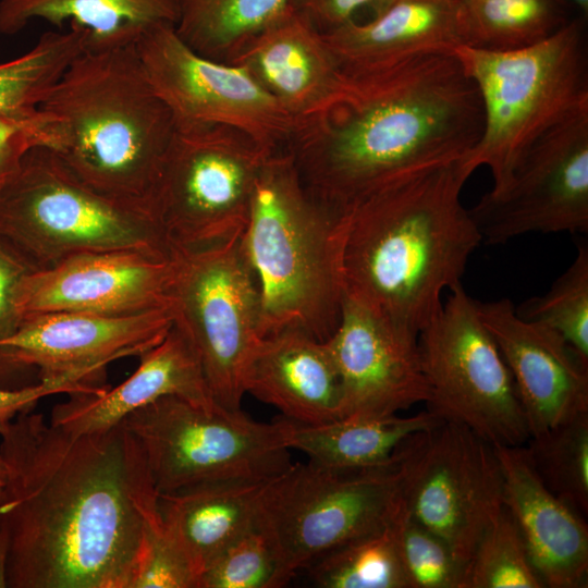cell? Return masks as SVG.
Segmentation results:
<instances>
[{
    "label": "cell",
    "instance_id": "1",
    "mask_svg": "<svg viewBox=\"0 0 588 588\" xmlns=\"http://www.w3.org/2000/svg\"><path fill=\"white\" fill-rule=\"evenodd\" d=\"M8 587L131 588L158 492L120 424L72 434L29 409L0 431Z\"/></svg>",
    "mask_w": 588,
    "mask_h": 588
},
{
    "label": "cell",
    "instance_id": "2",
    "mask_svg": "<svg viewBox=\"0 0 588 588\" xmlns=\"http://www.w3.org/2000/svg\"><path fill=\"white\" fill-rule=\"evenodd\" d=\"M346 76L345 98L301 123L285 147L329 207L342 210L384 184L460 161L480 138L481 97L454 52Z\"/></svg>",
    "mask_w": 588,
    "mask_h": 588
},
{
    "label": "cell",
    "instance_id": "3",
    "mask_svg": "<svg viewBox=\"0 0 588 588\" xmlns=\"http://www.w3.org/2000/svg\"><path fill=\"white\" fill-rule=\"evenodd\" d=\"M457 161L384 184L345 206L336 225L344 296L416 334L462 284L482 243L461 200Z\"/></svg>",
    "mask_w": 588,
    "mask_h": 588
},
{
    "label": "cell",
    "instance_id": "4",
    "mask_svg": "<svg viewBox=\"0 0 588 588\" xmlns=\"http://www.w3.org/2000/svg\"><path fill=\"white\" fill-rule=\"evenodd\" d=\"M39 108L61 122L64 140L52 151L78 180L110 198L152 211L175 124L136 44L85 49Z\"/></svg>",
    "mask_w": 588,
    "mask_h": 588
},
{
    "label": "cell",
    "instance_id": "5",
    "mask_svg": "<svg viewBox=\"0 0 588 588\" xmlns=\"http://www.w3.org/2000/svg\"><path fill=\"white\" fill-rule=\"evenodd\" d=\"M340 212L308 191L286 148L269 155L242 235L260 295V336L295 330L326 342L338 328Z\"/></svg>",
    "mask_w": 588,
    "mask_h": 588
},
{
    "label": "cell",
    "instance_id": "6",
    "mask_svg": "<svg viewBox=\"0 0 588 588\" xmlns=\"http://www.w3.org/2000/svg\"><path fill=\"white\" fill-rule=\"evenodd\" d=\"M454 53L475 82L483 109L480 138L457 164L467 179L487 167L493 180L488 193L498 195L530 146L588 103L586 16L572 17L549 38L523 49L463 46Z\"/></svg>",
    "mask_w": 588,
    "mask_h": 588
},
{
    "label": "cell",
    "instance_id": "7",
    "mask_svg": "<svg viewBox=\"0 0 588 588\" xmlns=\"http://www.w3.org/2000/svg\"><path fill=\"white\" fill-rule=\"evenodd\" d=\"M0 238L35 271L85 253L171 252L151 210L98 193L46 147L0 189Z\"/></svg>",
    "mask_w": 588,
    "mask_h": 588
},
{
    "label": "cell",
    "instance_id": "8",
    "mask_svg": "<svg viewBox=\"0 0 588 588\" xmlns=\"http://www.w3.org/2000/svg\"><path fill=\"white\" fill-rule=\"evenodd\" d=\"M412 439L384 466L338 469L311 461L292 463L265 483L256 524L289 580L328 550L394 517Z\"/></svg>",
    "mask_w": 588,
    "mask_h": 588
},
{
    "label": "cell",
    "instance_id": "9",
    "mask_svg": "<svg viewBox=\"0 0 588 588\" xmlns=\"http://www.w3.org/2000/svg\"><path fill=\"white\" fill-rule=\"evenodd\" d=\"M158 494L232 480L267 481L291 464L282 418L260 422L242 409L164 396L127 415Z\"/></svg>",
    "mask_w": 588,
    "mask_h": 588
},
{
    "label": "cell",
    "instance_id": "10",
    "mask_svg": "<svg viewBox=\"0 0 588 588\" xmlns=\"http://www.w3.org/2000/svg\"><path fill=\"white\" fill-rule=\"evenodd\" d=\"M274 150L226 126L175 127L152 203L170 247L240 238L257 176Z\"/></svg>",
    "mask_w": 588,
    "mask_h": 588
},
{
    "label": "cell",
    "instance_id": "11",
    "mask_svg": "<svg viewBox=\"0 0 588 588\" xmlns=\"http://www.w3.org/2000/svg\"><path fill=\"white\" fill-rule=\"evenodd\" d=\"M173 323L192 344L217 405L241 409L243 371L260 338L261 304L242 236L226 243L171 246Z\"/></svg>",
    "mask_w": 588,
    "mask_h": 588
},
{
    "label": "cell",
    "instance_id": "12",
    "mask_svg": "<svg viewBox=\"0 0 588 588\" xmlns=\"http://www.w3.org/2000/svg\"><path fill=\"white\" fill-rule=\"evenodd\" d=\"M449 292L418 333L428 411L467 426L492 445H523L529 432L514 380L477 301L462 284Z\"/></svg>",
    "mask_w": 588,
    "mask_h": 588
},
{
    "label": "cell",
    "instance_id": "13",
    "mask_svg": "<svg viewBox=\"0 0 588 588\" xmlns=\"http://www.w3.org/2000/svg\"><path fill=\"white\" fill-rule=\"evenodd\" d=\"M402 498L409 515L467 564L503 507V478L493 445L467 426L448 420L416 434Z\"/></svg>",
    "mask_w": 588,
    "mask_h": 588
},
{
    "label": "cell",
    "instance_id": "14",
    "mask_svg": "<svg viewBox=\"0 0 588 588\" xmlns=\"http://www.w3.org/2000/svg\"><path fill=\"white\" fill-rule=\"evenodd\" d=\"M136 48L177 128L226 126L280 149L287 146L299 126L246 69L198 54L182 40L174 24L151 27L137 40Z\"/></svg>",
    "mask_w": 588,
    "mask_h": 588
},
{
    "label": "cell",
    "instance_id": "15",
    "mask_svg": "<svg viewBox=\"0 0 588 588\" xmlns=\"http://www.w3.org/2000/svg\"><path fill=\"white\" fill-rule=\"evenodd\" d=\"M482 242L527 233L588 232V103L540 136L507 187L469 209Z\"/></svg>",
    "mask_w": 588,
    "mask_h": 588
},
{
    "label": "cell",
    "instance_id": "16",
    "mask_svg": "<svg viewBox=\"0 0 588 588\" xmlns=\"http://www.w3.org/2000/svg\"><path fill=\"white\" fill-rule=\"evenodd\" d=\"M172 279L171 252L85 253L29 272L17 289L15 304L21 322L54 311L136 315L171 307Z\"/></svg>",
    "mask_w": 588,
    "mask_h": 588
},
{
    "label": "cell",
    "instance_id": "17",
    "mask_svg": "<svg viewBox=\"0 0 588 588\" xmlns=\"http://www.w3.org/2000/svg\"><path fill=\"white\" fill-rule=\"evenodd\" d=\"M342 388L343 417H387L429 401L418 334L344 296L326 341Z\"/></svg>",
    "mask_w": 588,
    "mask_h": 588
},
{
    "label": "cell",
    "instance_id": "18",
    "mask_svg": "<svg viewBox=\"0 0 588 588\" xmlns=\"http://www.w3.org/2000/svg\"><path fill=\"white\" fill-rule=\"evenodd\" d=\"M172 324L171 307L128 316L38 314L0 341V358L37 369L40 380L79 371L101 373L110 363L139 357L156 346Z\"/></svg>",
    "mask_w": 588,
    "mask_h": 588
},
{
    "label": "cell",
    "instance_id": "19",
    "mask_svg": "<svg viewBox=\"0 0 588 588\" xmlns=\"http://www.w3.org/2000/svg\"><path fill=\"white\" fill-rule=\"evenodd\" d=\"M514 380L530 437L588 413V364L554 331L520 318L507 298L477 301Z\"/></svg>",
    "mask_w": 588,
    "mask_h": 588
},
{
    "label": "cell",
    "instance_id": "20",
    "mask_svg": "<svg viewBox=\"0 0 588 588\" xmlns=\"http://www.w3.org/2000/svg\"><path fill=\"white\" fill-rule=\"evenodd\" d=\"M228 63L246 69L299 124L333 109L348 89L322 33L297 8L259 32Z\"/></svg>",
    "mask_w": 588,
    "mask_h": 588
},
{
    "label": "cell",
    "instance_id": "21",
    "mask_svg": "<svg viewBox=\"0 0 588 588\" xmlns=\"http://www.w3.org/2000/svg\"><path fill=\"white\" fill-rule=\"evenodd\" d=\"M503 478V504L514 517L546 587L584 588L588 583V526L584 516L552 493L523 445L493 444Z\"/></svg>",
    "mask_w": 588,
    "mask_h": 588
},
{
    "label": "cell",
    "instance_id": "22",
    "mask_svg": "<svg viewBox=\"0 0 588 588\" xmlns=\"http://www.w3.org/2000/svg\"><path fill=\"white\" fill-rule=\"evenodd\" d=\"M139 359L137 369L117 387L70 394L53 407L49 421L72 434H91L114 428L132 412L164 396L217 405L192 344L174 323Z\"/></svg>",
    "mask_w": 588,
    "mask_h": 588
},
{
    "label": "cell",
    "instance_id": "23",
    "mask_svg": "<svg viewBox=\"0 0 588 588\" xmlns=\"http://www.w3.org/2000/svg\"><path fill=\"white\" fill-rule=\"evenodd\" d=\"M322 36L346 75L466 46L461 0H392L379 14Z\"/></svg>",
    "mask_w": 588,
    "mask_h": 588
},
{
    "label": "cell",
    "instance_id": "24",
    "mask_svg": "<svg viewBox=\"0 0 588 588\" xmlns=\"http://www.w3.org/2000/svg\"><path fill=\"white\" fill-rule=\"evenodd\" d=\"M243 389L299 424L341 418V381L327 344L301 331L260 336L247 358Z\"/></svg>",
    "mask_w": 588,
    "mask_h": 588
},
{
    "label": "cell",
    "instance_id": "25",
    "mask_svg": "<svg viewBox=\"0 0 588 588\" xmlns=\"http://www.w3.org/2000/svg\"><path fill=\"white\" fill-rule=\"evenodd\" d=\"M267 481L206 482L158 494L162 523L188 561L197 583L229 544L256 525Z\"/></svg>",
    "mask_w": 588,
    "mask_h": 588
},
{
    "label": "cell",
    "instance_id": "26",
    "mask_svg": "<svg viewBox=\"0 0 588 588\" xmlns=\"http://www.w3.org/2000/svg\"><path fill=\"white\" fill-rule=\"evenodd\" d=\"M177 19L176 0H0V34L13 35L33 21L87 33L86 50L136 44L151 27Z\"/></svg>",
    "mask_w": 588,
    "mask_h": 588
},
{
    "label": "cell",
    "instance_id": "27",
    "mask_svg": "<svg viewBox=\"0 0 588 588\" xmlns=\"http://www.w3.org/2000/svg\"><path fill=\"white\" fill-rule=\"evenodd\" d=\"M290 450L330 468L363 469L391 463L397 450L415 434L442 420L430 411L401 417H343L316 425L282 418Z\"/></svg>",
    "mask_w": 588,
    "mask_h": 588
},
{
    "label": "cell",
    "instance_id": "28",
    "mask_svg": "<svg viewBox=\"0 0 588 588\" xmlns=\"http://www.w3.org/2000/svg\"><path fill=\"white\" fill-rule=\"evenodd\" d=\"M175 30L198 54L229 62L296 0H176Z\"/></svg>",
    "mask_w": 588,
    "mask_h": 588
},
{
    "label": "cell",
    "instance_id": "29",
    "mask_svg": "<svg viewBox=\"0 0 588 588\" xmlns=\"http://www.w3.org/2000/svg\"><path fill=\"white\" fill-rule=\"evenodd\" d=\"M466 46L511 51L536 45L572 19L565 0H461Z\"/></svg>",
    "mask_w": 588,
    "mask_h": 588
},
{
    "label": "cell",
    "instance_id": "30",
    "mask_svg": "<svg viewBox=\"0 0 588 588\" xmlns=\"http://www.w3.org/2000/svg\"><path fill=\"white\" fill-rule=\"evenodd\" d=\"M395 515L387 525L354 537L310 562L305 568L311 583L320 588H409Z\"/></svg>",
    "mask_w": 588,
    "mask_h": 588
},
{
    "label": "cell",
    "instance_id": "31",
    "mask_svg": "<svg viewBox=\"0 0 588 588\" xmlns=\"http://www.w3.org/2000/svg\"><path fill=\"white\" fill-rule=\"evenodd\" d=\"M86 44L87 33L69 26L44 33L27 52L0 63V112L39 108Z\"/></svg>",
    "mask_w": 588,
    "mask_h": 588
},
{
    "label": "cell",
    "instance_id": "32",
    "mask_svg": "<svg viewBox=\"0 0 588 588\" xmlns=\"http://www.w3.org/2000/svg\"><path fill=\"white\" fill-rule=\"evenodd\" d=\"M546 487L583 516L588 514V413L524 444Z\"/></svg>",
    "mask_w": 588,
    "mask_h": 588
},
{
    "label": "cell",
    "instance_id": "33",
    "mask_svg": "<svg viewBox=\"0 0 588 588\" xmlns=\"http://www.w3.org/2000/svg\"><path fill=\"white\" fill-rule=\"evenodd\" d=\"M514 517L504 506L467 563L464 588H544Z\"/></svg>",
    "mask_w": 588,
    "mask_h": 588
},
{
    "label": "cell",
    "instance_id": "34",
    "mask_svg": "<svg viewBox=\"0 0 588 588\" xmlns=\"http://www.w3.org/2000/svg\"><path fill=\"white\" fill-rule=\"evenodd\" d=\"M516 314L558 333L588 364V248L581 245L568 268L541 296L515 307Z\"/></svg>",
    "mask_w": 588,
    "mask_h": 588
},
{
    "label": "cell",
    "instance_id": "35",
    "mask_svg": "<svg viewBox=\"0 0 588 588\" xmlns=\"http://www.w3.org/2000/svg\"><path fill=\"white\" fill-rule=\"evenodd\" d=\"M394 524L409 588H464L467 564L444 539L409 515L403 498Z\"/></svg>",
    "mask_w": 588,
    "mask_h": 588
},
{
    "label": "cell",
    "instance_id": "36",
    "mask_svg": "<svg viewBox=\"0 0 588 588\" xmlns=\"http://www.w3.org/2000/svg\"><path fill=\"white\" fill-rule=\"evenodd\" d=\"M289 581L273 546L256 524L205 568L198 588H279Z\"/></svg>",
    "mask_w": 588,
    "mask_h": 588
},
{
    "label": "cell",
    "instance_id": "37",
    "mask_svg": "<svg viewBox=\"0 0 588 588\" xmlns=\"http://www.w3.org/2000/svg\"><path fill=\"white\" fill-rule=\"evenodd\" d=\"M197 577L167 531L159 510L146 518L131 588H197Z\"/></svg>",
    "mask_w": 588,
    "mask_h": 588
},
{
    "label": "cell",
    "instance_id": "38",
    "mask_svg": "<svg viewBox=\"0 0 588 588\" xmlns=\"http://www.w3.org/2000/svg\"><path fill=\"white\" fill-rule=\"evenodd\" d=\"M64 132L52 113L40 108L0 112V189L36 147L61 148Z\"/></svg>",
    "mask_w": 588,
    "mask_h": 588
},
{
    "label": "cell",
    "instance_id": "39",
    "mask_svg": "<svg viewBox=\"0 0 588 588\" xmlns=\"http://www.w3.org/2000/svg\"><path fill=\"white\" fill-rule=\"evenodd\" d=\"M97 375L79 371L56 378L42 379L36 384L16 390L0 389V431L19 414L28 411L42 397L58 393H97L102 387L96 385Z\"/></svg>",
    "mask_w": 588,
    "mask_h": 588
},
{
    "label": "cell",
    "instance_id": "40",
    "mask_svg": "<svg viewBox=\"0 0 588 588\" xmlns=\"http://www.w3.org/2000/svg\"><path fill=\"white\" fill-rule=\"evenodd\" d=\"M392 0H296L297 9L321 33L335 30L356 22L367 10L371 17L383 11Z\"/></svg>",
    "mask_w": 588,
    "mask_h": 588
},
{
    "label": "cell",
    "instance_id": "41",
    "mask_svg": "<svg viewBox=\"0 0 588 588\" xmlns=\"http://www.w3.org/2000/svg\"><path fill=\"white\" fill-rule=\"evenodd\" d=\"M33 270L0 238V341L11 336L21 324L16 293L23 279Z\"/></svg>",
    "mask_w": 588,
    "mask_h": 588
},
{
    "label": "cell",
    "instance_id": "42",
    "mask_svg": "<svg viewBox=\"0 0 588 588\" xmlns=\"http://www.w3.org/2000/svg\"><path fill=\"white\" fill-rule=\"evenodd\" d=\"M9 549L10 540L8 527L0 516V588L8 587Z\"/></svg>",
    "mask_w": 588,
    "mask_h": 588
},
{
    "label": "cell",
    "instance_id": "43",
    "mask_svg": "<svg viewBox=\"0 0 588 588\" xmlns=\"http://www.w3.org/2000/svg\"><path fill=\"white\" fill-rule=\"evenodd\" d=\"M573 2V4H576V7L580 10L581 15L587 16L588 13V0H569Z\"/></svg>",
    "mask_w": 588,
    "mask_h": 588
},
{
    "label": "cell",
    "instance_id": "44",
    "mask_svg": "<svg viewBox=\"0 0 588 588\" xmlns=\"http://www.w3.org/2000/svg\"><path fill=\"white\" fill-rule=\"evenodd\" d=\"M4 482V468H3V462L0 454V491Z\"/></svg>",
    "mask_w": 588,
    "mask_h": 588
}]
</instances>
